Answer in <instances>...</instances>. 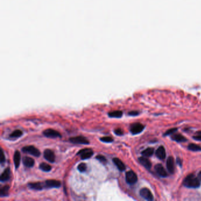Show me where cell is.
I'll list each match as a JSON object with an SVG mask.
<instances>
[{"label":"cell","instance_id":"836d02e7","mask_svg":"<svg viewBox=\"0 0 201 201\" xmlns=\"http://www.w3.org/2000/svg\"><path fill=\"white\" fill-rule=\"evenodd\" d=\"M139 114V112L138 111H130L128 113V114L131 116H138Z\"/></svg>","mask_w":201,"mask_h":201},{"label":"cell","instance_id":"4316f807","mask_svg":"<svg viewBox=\"0 0 201 201\" xmlns=\"http://www.w3.org/2000/svg\"><path fill=\"white\" fill-rule=\"evenodd\" d=\"M177 130H178V128H176V127H174V128L170 129L168 130L164 133V136H166L171 135H172V134L175 133Z\"/></svg>","mask_w":201,"mask_h":201},{"label":"cell","instance_id":"5bb4252c","mask_svg":"<svg viewBox=\"0 0 201 201\" xmlns=\"http://www.w3.org/2000/svg\"><path fill=\"white\" fill-rule=\"evenodd\" d=\"M113 162L120 171L123 172L126 169V166L120 159L117 157H114L113 159Z\"/></svg>","mask_w":201,"mask_h":201},{"label":"cell","instance_id":"ffe728a7","mask_svg":"<svg viewBox=\"0 0 201 201\" xmlns=\"http://www.w3.org/2000/svg\"><path fill=\"white\" fill-rule=\"evenodd\" d=\"M21 160V155L18 151H16L14 155V163L16 169H17L20 164Z\"/></svg>","mask_w":201,"mask_h":201},{"label":"cell","instance_id":"e575fe53","mask_svg":"<svg viewBox=\"0 0 201 201\" xmlns=\"http://www.w3.org/2000/svg\"><path fill=\"white\" fill-rule=\"evenodd\" d=\"M176 162L177 164L181 167L182 166V160L179 158V157H178L177 159H176Z\"/></svg>","mask_w":201,"mask_h":201},{"label":"cell","instance_id":"7a4b0ae2","mask_svg":"<svg viewBox=\"0 0 201 201\" xmlns=\"http://www.w3.org/2000/svg\"><path fill=\"white\" fill-rule=\"evenodd\" d=\"M22 151L23 152L30 154L31 155H33L35 157H39L40 156V151L37 149L33 146H27L24 147H22Z\"/></svg>","mask_w":201,"mask_h":201},{"label":"cell","instance_id":"ac0fdd59","mask_svg":"<svg viewBox=\"0 0 201 201\" xmlns=\"http://www.w3.org/2000/svg\"><path fill=\"white\" fill-rule=\"evenodd\" d=\"M171 139L177 142H185L187 141V139L184 137L183 135H181L179 133L178 134H175L173 133L172 135H171Z\"/></svg>","mask_w":201,"mask_h":201},{"label":"cell","instance_id":"603a6c76","mask_svg":"<svg viewBox=\"0 0 201 201\" xmlns=\"http://www.w3.org/2000/svg\"><path fill=\"white\" fill-rule=\"evenodd\" d=\"M10 189V186L8 185H5L1 187L0 189V196L5 197L8 195V191Z\"/></svg>","mask_w":201,"mask_h":201},{"label":"cell","instance_id":"9c48e42d","mask_svg":"<svg viewBox=\"0 0 201 201\" xmlns=\"http://www.w3.org/2000/svg\"><path fill=\"white\" fill-rule=\"evenodd\" d=\"M44 187L46 188H53V187H60L61 186V182L57 180L49 179L47 180L44 182Z\"/></svg>","mask_w":201,"mask_h":201},{"label":"cell","instance_id":"44dd1931","mask_svg":"<svg viewBox=\"0 0 201 201\" xmlns=\"http://www.w3.org/2000/svg\"><path fill=\"white\" fill-rule=\"evenodd\" d=\"M108 116L112 118H120L123 116V112L121 110H115L108 113Z\"/></svg>","mask_w":201,"mask_h":201},{"label":"cell","instance_id":"d590c367","mask_svg":"<svg viewBox=\"0 0 201 201\" xmlns=\"http://www.w3.org/2000/svg\"><path fill=\"white\" fill-rule=\"evenodd\" d=\"M198 178L200 180V181H201V171H200V172L198 174Z\"/></svg>","mask_w":201,"mask_h":201},{"label":"cell","instance_id":"d4e9b609","mask_svg":"<svg viewBox=\"0 0 201 201\" xmlns=\"http://www.w3.org/2000/svg\"><path fill=\"white\" fill-rule=\"evenodd\" d=\"M40 168L44 172H50L51 170V167L50 165L46 163H42L40 165Z\"/></svg>","mask_w":201,"mask_h":201},{"label":"cell","instance_id":"cb8c5ba5","mask_svg":"<svg viewBox=\"0 0 201 201\" xmlns=\"http://www.w3.org/2000/svg\"><path fill=\"white\" fill-rule=\"evenodd\" d=\"M187 148H188L189 151H191L192 152L201 151V147L194 143H190L188 146H187Z\"/></svg>","mask_w":201,"mask_h":201},{"label":"cell","instance_id":"83f0119b","mask_svg":"<svg viewBox=\"0 0 201 201\" xmlns=\"http://www.w3.org/2000/svg\"><path fill=\"white\" fill-rule=\"evenodd\" d=\"M77 169L80 172H84L87 169V165L84 163H82L78 165Z\"/></svg>","mask_w":201,"mask_h":201},{"label":"cell","instance_id":"8fae6325","mask_svg":"<svg viewBox=\"0 0 201 201\" xmlns=\"http://www.w3.org/2000/svg\"><path fill=\"white\" fill-rule=\"evenodd\" d=\"M44 157L50 163H53L55 161V155L50 149H46L44 152Z\"/></svg>","mask_w":201,"mask_h":201},{"label":"cell","instance_id":"e0dca14e","mask_svg":"<svg viewBox=\"0 0 201 201\" xmlns=\"http://www.w3.org/2000/svg\"><path fill=\"white\" fill-rule=\"evenodd\" d=\"M22 162L25 166L27 168H31L34 165V160L30 157L25 156L22 159Z\"/></svg>","mask_w":201,"mask_h":201},{"label":"cell","instance_id":"2e32d148","mask_svg":"<svg viewBox=\"0 0 201 201\" xmlns=\"http://www.w3.org/2000/svg\"><path fill=\"white\" fill-rule=\"evenodd\" d=\"M11 176V171L10 168H6L4 172L2 173L0 176V181L1 182H5L10 179Z\"/></svg>","mask_w":201,"mask_h":201},{"label":"cell","instance_id":"4dcf8cb0","mask_svg":"<svg viewBox=\"0 0 201 201\" xmlns=\"http://www.w3.org/2000/svg\"><path fill=\"white\" fill-rule=\"evenodd\" d=\"M193 138L196 140L201 142V130L197 132L195 134V135L193 136Z\"/></svg>","mask_w":201,"mask_h":201},{"label":"cell","instance_id":"7c38bea8","mask_svg":"<svg viewBox=\"0 0 201 201\" xmlns=\"http://www.w3.org/2000/svg\"><path fill=\"white\" fill-rule=\"evenodd\" d=\"M155 169L158 175L162 178H165L168 176V173L165 169L161 164H157L155 166Z\"/></svg>","mask_w":201,"mask_h":201},{"label":"cell","instance_id":"ba28073f","mask_svg":"<svg viewBox=\"0 0 201 201\" xmlns=\"http://www.w3.org/2000/svg\"><path fill=\"white\" fill-rule=\"evenodd\" d=\"M70 142L76 144H88L89 143V141L84 137L79 136L76 137H72L69 139Z\"/></svg>","mask_w":201,"mask_h":201},{"label":"cell","instance_id":"52a82bcc","mask_svg":"<svg viewBox=\"0 0 201 201\" xmlns=\"http://www.w3.org/2000/svg\"><path fill=\"white\" fill-rule=\"evenodd\" d=\"M77 155H80V157H81L82 160L87 159L93 155V151L91 149L89 148L83 149L81 151H80L78 152Z\"/></svg>","mask_w":201,"mask_h":201},{"label":"cell","instance_id":"1f68e13d","mask_svg":"<svg viewBox=\"0 0 201 201\" xmlns=\"http://www.w3.org/2000/svg\"><path fill=\"white\" fill-rule=\"evenodd\" d=\"M0 151H1V155H0V162H1V164H3L5 160V155H4V153L3 150L2 149H1Z\"/></svg>","mask_w":201,"mask_h":201},{"label":"cell","instance_id":"484cf974","mask_svg":"<svg viewBox=\"0 0 201 201\" xmlns=\"http://www.w3.org/2000/svg\"><path fill=\"white\" fill-rule=\"evenodd\" d=\"M22 135V132L20 130H16L13 132L11 135L10 137L13 138H17Z\"/></svg>","mask_w":201,"mask_h":201},{"label":"cell","instance_id":"d6a6232c","mask_svg":"<svg viewBox=\"0 0 201 201\" xmlns=\"http://www.w3.org/2000/svg\"><path fill=\"white\" fill-rule=\"evenodd\" d=\"M114 133L117 136H122L123 135V132L121 129L118 128L114 130Z\"/></svg>","mask_w":201,"mask_h":201},{"label":"cell","instance_id":"f1b7e54d","mask_svg":"<svg viewBox=\"0 0 201 201\" xmlns=\"http://www.w3.org/2000/svg\"><path fill=\"white\" fill-rule=\"evenodd\" d=\"M96 158L98 160H99V161H100V162H102L103 164H106L107 162H108V161H107L106 158L104 156L101 155H97V156L96 157Z\"/></svg>","mask_w":201,"mask_h":201},{"label":"cell","instance_id":"4fadbf2b","mask_svg":"<svg viewBox=\"0 0 201 201\" xmlns=\"http://www.w3.org/2000/svg\"><path fill=\"white\" fill-rule=\"evenodd\" d=\"M156 156L160 160H164L166 158V151L163 146H160L158 147L156 151Z\"/></svg>","mask_w":201,"mask_h":201},{"label":"cell","instance_id":"3957f363","mask_svg":"<svg viewBox=\"0 0 201 201\" xmlns=\"http://www.w3.org/2000/svg\"><path fill=\"white\" fill-rule=\"evenodd\" d=\"M126 181L130 185H133L137 182L138 176L135 172L129 170L126 173Z\"/></svg>","mask_w":201,"mask_h":201},{"label":"cell","instance_id":"277c9868","mask_svg":"<svg viewBox=\"0 0 201 201\" xmlns=\"http://www.w3.org/2000/svg\"><path fill=\"white\" fill-rule=\"evenodd\" d=\"M144 129V126L142 124L140 123H135L131 125L130 127V131L133 135H135L142 132Z\"/></svg>","mask_w":201,"mask_h":201},{"label":"cell","instance_id":"7402d4cb","mask_svg":"<svg viewBox=\"0 0 201 201\" xmlns=\"http://www.w3.org/2000/svg\"><path fill=\"white\" fill-rule=\"evenodd\" d=\"M154 153V148L153 147H147L142 152V155L145 157H150L153 155Z\"/></svg>","mask_w":201,"mask_h":201},{"label":"cell","instance_id":"d6986e66","mask_svg":"<svg viewBox=\"0 0 201 201\" xmlns=\"http://www.w3.org/2000/svg\"><path fill=\"white\" fill-rule=\"evenodd\" d=\"M28 186L30 189L40 191V190H42L44 188V185L41 182H35V183H29L28 185Z\"/></svg>","mask_w":201,"mask_h":201},{"label":"cell","instance_id":"9a60e30c","mask_svg":"<svg viewBox=\"0 0 201 201\" xmlns=\"http://www.w3.org/2000/svg\"><path fill=\"white\" fill-rule=\"evenodd\" d=\"M139 161L147 169H150L151 168L152 164H151V161L148 159L146 158L145 156H143V157H139Z\"/></svg>","mask_w":201,"mask_h":201},{"label":"cell","instance_id":"f546056e","mask_svg":"<svg viewBox=\"0 0 201 201\" xmlns=\"http://www.w3.org/2000/svg\"><path fill=\"white\" fill-rule=\"evenodd\" d=\"M100 140L103 142H105V143H111V142H113V139L112 138H110V137L106 136V137L101 138H100Z\"/></svg>","mask_w":201,"mask_h":201},{"label":"cell","instance_id":"6da1fadb","mask_svg":"<svg viewBox=\"0 0 201 201\" xmlns=\"http://www.w3.org/2000/svg\"><path fill=\"white\" fill-rule=\"evenodd\" d=\"M183 185L188 188H198L200 185V181L198 177H196L194 174H190L185 178Z\"/></svg>","mask_w":201,"mask_h":201},{"label":"cell","instance_id":"8992f818","mask_svg":"<svg viewBox=\"0 0 201 201\" xmlns=\"http://www.w3.org/2000/svg\"><path fill=\"white\" fill-rule=\"evenodd\" d=\"M140 196L147 200L152 201L153 200V196L151 191L147 187H143L140 191Z\"/></svg>","mask_w":201,"mask_h":201},{"label":"cell","instance_id":"30bf717a","mask_svg":"<svg viewBox=\"0 0 201 201\" xmlns=\"http://www.w3.org/2000/svg\"><path fill=\"white\" fill-rule=\"evenodd\" d=\"M166 167L168 172L173 174L175 172V161H174V159L172 156H169L168 157L167 160H166Z\"/></svg>","mask_w":201,"mask_h":201},{"label":"cell","instance_id":"5b68a950","mask_svg":"<svg viewBox=\"0 0 201 201\" xmlns=\"http://www.w3.org/2000/svg\"><path fill=\"white\" fill-rule=\"evenodd\" d=\"M43 135L46 137L50 138H61V134L59 132H57L54 129H48L45 130L43 132Z\"/></svg>","mask_w":201,"mask_h":201}]
</instances>
